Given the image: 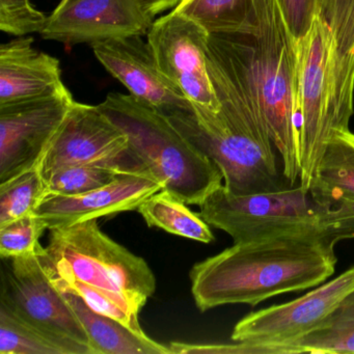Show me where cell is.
<instances>
[{"label":"cell","instance_id":"obj_15","mask_svg":"<svg viewBox=\"0 0 354 354\" xmlns=\"http://www.w3.org/2000/svg\"><path fill=\"white\" fill-rule=\"evenodd\" d=\"M163 189L149 171L123 173L107 185L74 196H46L35 214L48 230L99 217L136 210L145 200Z\"/></svg>","mask_w":354,"mask_h":354},{"label":"cell","instance_id":"obj_13","mask_svg":"<svg viewBox=\"0 0 354 354\" xmlns=\"http://www.w3.org/2000/svg\"><path fill=\"white\" fill-rule=\"evenodd\" d=\"M152 24L140 0H61L40 35L66 45H93L145 36Z\"/></svg>","mask_w":354,"mask_h":354},{"label":"cell","instance_id":"obj_1","mask_svg":"<svg viewBox=\"0 0 354 354\" xmlns=\"http://www.w3.org/2000/svg\"><path fill=\"white\" fill-rule=\"evenodd\" d=\"M259 28L209 36L207 66L246 97L266 125L290 185L300 184L298 55L277 0H258Z\"/></svg>","mask_w":354,"mask_h":354},{"label":"cell","instance_id":"obj_2","mask_svg":"<svg viewBox=\"0 0 354 354\" xmlns=\"http://www.w3.org/2000/svg\"><path fill=\"white\" fill-rule=\"evenodd\" d=\"M339 242L317 235H277L235 242L190 271L198 310L260 302L320 286L335 272Z\"/></svg>","mask_w":354,"mask_h":354},{"label":"cell","instance_id":"obj_28","mask_svg":"<svg viewBox=\"0 0 354 354\" xmlns=\"http://www.w3.org/2000/svg\"><path fill=\"white\" fill-rule=\"evenodd\" d=\"M288 28L296 41L308 35L317 13L318 0H277Z\"/></svg>","mask_w":354,"mask_h":354},{"label":"cell","instance_id":"obj_18","mask_svg":"<svg viewBox=\"0 0 354 354\" xmlns=\"http://www.w3.org/2000/svg\"><path fill=\"white\" fill-rule=\"evenodd\" d=\"M310 190L335 206L354 204V134L349 130L337 132L327 142Z\"/></svg>","mask_w":354,"mask_h":354},{"label":"cell","instance_id":"obj_4","mask_svg":"<svg viewBox=\"0 0 354 354\" xmlns=\"http://www.w3.org/2000/svg\"><path fill=\"white\" fill-rule=\"evenodd\" d=\"M201 217L235 242L277 235L354 238V204H328L304 186L233 196L221 185L201 205Z\"/></svg>","mask_w":354,"mask_h":354},{"label":"cell","instance_id":"obj_23","mask_svg":"<svg viewBox=\"0 0 354 354\" xmlns=\"http://www.w3.org/2000/svg\"><path fill=\"white\" fill-rule=\"evenodd\" d=\"M45 188L37 167L0 183V225L32 214L45 196Z\"/></svg>","mask_w":354,"mask_h":354},{"label":"cell","instance_id":"obj_9","mask_svg":"<svg viewBox=\"0 0 354 354\" xmlns=\"http://www.w3.org/2000/svg\"><path fill=\"white\" fill-rule=\"evenodd\" d=\"M161 72L190 101L196 115L221 111L207 66L210 35L175 10L153 22L148 32Z\"/></svg>","mask_w":354,"mask_h":354},{"label":"cell","instance_id":"obj_14","mask_svg":"<svg viewBox=\"0 0 354 354\" xmlns=\"http://www.w3.org/2000/svg\"><path fill=\"white\" fill-rule=\"evenodd\" d=\"M103 67L142 102L165 115L194 113L185 95L161 72L142 36L111 39L92 45Z\"/></svg>","mask_w":354,"mask_h":354},{"label":"cell","instance_id":"obj_17","mask_svg":"<svg viewBox=\"0 0 354 354\" xmlns=\"http://www.w3.org/2000/svg\"><path fill=\"white\" fill-rule=\"evenodd\" d=\"M64 294L86 329L94 354H171L169 347L95 312L80 296Z\"/></svg>","mask_w":354,"mask_h":354},{"label":"cell","instance_id":"obj_27","mask_svg":"<svg viewBox=\"0 0 354 354\" xmlns=\"http://www.w3.org/2000/svg\"><path fill=\"white\" fill-rule=\"evenodd\" d=\"M47 18L32 5L30 0H0V30L12 36L41 34Z\"/></svg>","mask_w":354,"mask_h":354},{"label":"cell","instance_id":"obj_25","mask_svg":"<svg viewBox=\"0 0 354 354\" xmlns=\"http://www.w3.org/2000/svg\"><path fill=\"white\" fill-rule=\"evenodd\" d=\"M121 174L123 171L102 165H70L45 178V196L84 194L107 185Z\"/></svg>","mask_w":354,"mask_h":354},{"label":"cell","instance_id":"obj_7","mask_svg":"<svg viewBox=\"0 0 354 354\" xmlns=\"http://www.w3.org/2000/svg\"><path fill=\"white\" fill-rule=\"evenodd\" d=\"M43 250L39 243L30 254L13 259L3 275L0 302L22 320L69 345L75 354H94L77 315L49 277Z\"/></svg>","mask_w":354,"mask_h":354},{"label":"cell","instance_id":"obj_5","mask_svg":"<svg viewBox=\"0 0 354 354\" xmlns=\"http://www.w3.org/2000/svg\"><path fill=\"white\" fill-rule=\"evenodd\" d=\"M99 109L127 136L138 160L163 189L187 205H201L223 185L221 169L169 118L132 95L111 93Z\"/></svg>","mask_w":354,"mask_h":354},{"label":"cell","instance_id":"obj_26","mask_svg":"<svg viewBox=\"0 0 354 354\" xmlns=\"http://www.w3.org/2000/svg\"><path fill=\"white\" fill-rule=\"evenodd\" d=\"M45 230H48L46 223L35 213L0 225V257L14 259L30 254Z\"/></svg>","mask_w":354,"mask_h":354},{"label":"cell","instance_id":"obj_20","mask_svg":"<svg viewBox=\"0 0 354 354\" xmlns=\"http://www.w3.org/2000/svg\"><path fill=\"white\" fill-rule=\"evenodd\" d=\"M289 353H354V289L313 330L288 345Z\"/></svg>","mask_w":354,"mask_h":354},{"label":"cell","instance_id":"obj_10","mask_svg":"<svg viewBox=\"0 0 354 354\" xmlns=\"http://www.w3.org/2000/svg\"><path fill=\"white\" fill-rule=\"evenodd\" d=\"M74 101L66 88L0 105V183L38 167Z\"/></svg>","mask_w":354,"mask_h":354},{"label":"cell","instance_id":"obj_8","mask_svg":"<svg viewBox=\"0 0 354 354\" xmlns=\"http://www.w3.org/2000/svg\"><path fill=\"white\" fill-rule=\"evenodd\" d=\"M80 165H102L123 173L149 171L130 149L127 136L98 105L74 101L37 169L45 179L57 169Z\"/></svg>","mask_w":354,"mask_h":354},{"label":"cell","instance_id":"obj_3","mask_svg":"<svg viewBox=\"0 0 354 354\" xmlns=\"http://www.w3.org/2000/svg\"><path fill=\"white\" fill-rule=\"evenodd\" d=\"M221 111L196 115L178 113L169 121L223 176L233 196L277 192L290 187L277 163V148L262 118L227 80L208 69Z\"/></svg>","mask_w":354,"mask_h":354},{"label":"cell","instance_id":"obj_24","mask_svg":"<svg viewBox=\"0 0 354 354\" xmlns=\"http://www.w3.org/2000/svg\"><path fill=\"white\" fill-rule=\"evenodd\" d=\"M49 277L53 285L63 293L80 296L95 312L123 323L138 335H147L138 320L140 310L127 300L120 299L104 290L75 279H62L50 275Z\"/></svg>","mask_w":354,"mask_h":354},{"label":"cell","instance_id":"obj_11","mask_svg":"<svg viewBox=\"0 0 354 354\" xmlns=\"http://www.w3.org/2000/svg\"><path fill=\"white\" fill-rule=\"evenodd\" d=\"M352 289L354 266L302 297L250 313L235 325L232 339L264 346L270 353H289L288 345L320 324Z\"/></svg>","mask_w":354,"mask_h":354},{"label":"cell","instance_id":"obj_6","mask_svg":"<svg viewBox=\"0 0 354 354\" xmlns=\"http://www.w3.org/2000/svg\"><path fill=\"white\" fill-rule=\"evenodd\" d=\"M43 259L50 277L104 290L140 310L156 290L148 263L103 233L98 218L51 229Z\"/></svg>","mask_w":354,"mask_h":354},{"label":"cell","instance_id":"obj_29","mask_svg":"<svg viewBox=\"0 0 354 354\" xmlns=\"http://www.w3.org/2000/svg\"><path fill=\"white\" fill-rule=\"evenodd\" d=\"M234 345L221 344H187L173 342L169 344L171 354H218V353H265V350L257 344L235 342Z\"/></svg>","mask_w":354,"mask_h":354},{"label":"cell","instance_id":"obj_19","mask_svg":"<svg viewBox=\"0 0 354 354\" xmlns=\"http://www.w3.org/2000/svg\"><path fill=\"white\" fill-rule=\"evenodd\" d=\"M174 10L209 35L248 34L259 28L258 0H182Z\"/></svg>","mask_w":354,"mask_h":354},{"label":"cell","instance_id":"obj_16","mask_svg":"<svg viewBox=\"0 0 354 354\" xmlns=\"http://www.w3.org/2000/svg\"><path fill=\"white\" fill-rule=\"evenodd\" d=\"M32 37L0 46V105L57 94L67 86L59 61L32 47Z\"/></svg>","mask_w":354,"mask_h":354},{"label":"cell","instance_id":"obj_12","mask_svg":"<svg viewBox=\"0 0 354 354\" xmlns=\"http://www.w3.org/2000/svg\"><path fill=\"white\" fill-rule=\"evenodd\" d=\"M312 26L326 65V126L331 138L349 130L353 115L354 0H318Z\"/></svg>","mask_w":354,"mask_h":354},{"label":"cell","instance_id":"obj_21","mask_svg":"<svg viewBox=\"0 0 354 354\" xmlns=\"http://www.w3.org/2000/svg\"><path fill=\"white\" fill-rule=\"evenodd\" d=\"M186 205L171 192L161 189L145 200L138 210L149 227H157L174 235L210 243L214 240V235L208 223Z\"/></svg>","mask_w":354,"mask_h":354},{"label":"cell","instance_id":"obj_22","mask_svg":"<svg viewBox=\"0 0 354 354\" xmlns=\"http://www.w3.org/2000/svg\"><path fill=\"white\" fill-rule=\"evenodd\" d=\"M0 353L75 354L57 337L32 326L0 302Z\"/></svg>","mask_w":354,"mask_h":354},{"label":"cell","instance_id":"obj_30","mask_svg":"<svg viewBox=\"0 0 354 354\" xmlns=\"http://www.w3.org/2000/svg\"><path fill=\"white\" fill-rule=\"evenodd\" d=\"M182 0H140L145 11L150 17L154 18L158 14L169 9H175Z\"/></svg>","mask_w":354,"mask_h":354}]
</instances>
